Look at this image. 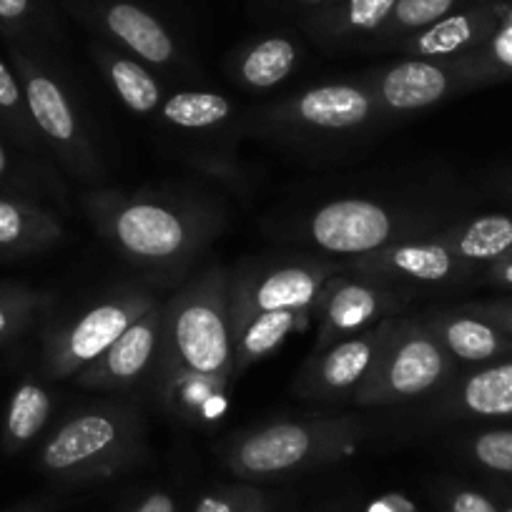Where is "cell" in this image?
<instances>
[{
    "label": "cell",
    "mask_w": 512,
    "mask_h": 512,
    "mask_svg": "<svg viewBox=\"0 0 512 512\" xmlns=\"http://www.w3.org/2000/svg\"><path fill=\"white\" fill-rule=\"evenodd\" d=\"M437 244L447 246L465 262L475 267L495 262H512V216L510 214H482L472 219L450 221L432 231Z\"/></svg>",
    "instance_id": "cell-24"
},
{
    "label": "cell",
    "mask_w": 512,
    "mask_h": 512,
    "mask_svg": "<svg viewBox=\"0 0 512 512\" xmlns=\"http://www.w3.org/2000/svg\"><path fill=\"white\" fill-rule=\"evenodd\" d=\"M415 299L417 292L412 289L352 277L344 272L337 274L319 294L317 317H314L317 339H314L312 354L324 352L339 339L367 332L384 319L400 317L412 307Z\"/></svg>",
    "instance_id": "cell-13"
},
{
    "label": "cell",
    "mask_w": 512,
    "mask_h": 512,
    "mask_svg": "<svg viewBox=\"0 0 512 512\" xmlns=\"http://www.w3.org/2000/svg\"><path fill=\"white\" fill-rule=\"evenodd\" d=\"M400 317L384 319L367 332L339 339L324 352L312 354L294 379V395L309 402L352 400Z\"/></svg>",
    "instance_id": "cell-15"
},
{
    "label": "cell",
    "mask_w": 512,
    "mask_h": 512,
    "mask_svg": "<svg viewBox=\"0 0 512 512\" xmlns=\"http://www.w3.org/2000/svg\"><path fill=\"white\" fill-rule=\"evenodd\" d=\"M231 272L209 264L164 302V332L151 369L156 400L174 420L214 425L229 407L234 379Z\"/></svg>",
    "instance_id": "cell-1"
},
{
    "label": "cell",
    "mask_w": 512,
    "mask_h": 512,
    "mask_svg": "<svg viewBox=\"0 0 512 512\" xmlns=\"http://www.w3.org/2000/svg\"><path fill=\"white\" fill-rule=\"evenodd\" d=\"M302 61V48L294 38L274 33L246 43L229 58V73L244 91L264 93L287 81Z\"/></svg>",
    "instance_id": "cell-22"
},
{
    "label": "cell",
    "mask_w": 512,
    "mask_h": 512,
    "mask_svg": "<svg viewBox=\"0 0 512 512\" xmlns=\"http://www.w3.org/2000/svg\"><path fill=\"white\" fill-rule=\"evenodd\" d=\"M0 33L8 38V46L46 53L56 28L41 0H0Z\"/></svg>",
    "instance_id": "cell-32"
},
{
    "label": "cell",
    "mask_w": 512,
    "mask_h": 512,
    "mask_svg": "<svg viewBox=\"0 0 512 512\" xmlns=\"http://www.w3.org/2000/svg\"><path fill=\"white\" fill-rule=\"evenodd\" d=\"M507 0H480L450 13L395 48L405 58H460L485 46L505 21Z\"/></svg>",
    "instance_id": "cell-18"
},
{
    "label": "cell",
    "mask_w": 512,
    "mask_h": 512,
    "mask_svg": "<svg viewBox=\"0 0 512 512\" xmlns=\"http://www.w3.org/2000/svg\"><path fill=\"white\" fill-rule=\"evenodd\" d=\"M397 0H332L304 16V31L329 53L367 48Z\"/></svg>",
    "instance_id": "cell-19"
},
{
    "label": "cell",
    "mask_w": 512,
    "mask_h": 512,
    "mask_svg": "<svg viewBox=\"0 0 512 512\" xmlns=\"http://www.w3.org/2000/svg\"><path fill=\"white\" fill-rule=\"evenodd\" d=\"M510 199H512V186H510Z\"/></svg>",
    "instance_id": "cell-45"
},
{
    "label": "cell",
    "mask_w": 512,
    "mask_h": 512,
    "mask_svg": "<svg viewBox=\"0 0 512 512\" xmlns=\"http://www.w3.org/2000/svg\"><path fill=\"white\" fill-rule=\"evenodd\" d=\"M342 272L420 292V289L460 287L475 279L480 267L452 254L432 236H425V239L402 241V244L387 246L372 254L342 259Z\"/></svg>",
    "instance_id": "cell-14"
},
{
    "label": "cell",
    "mask_w": 512,
    "mask_h": 512,
    "mask_svg": "<svg viewBox=\"0 0 512 512\" xmlns=\"http://www.w3.org/2000/svg\"><path fill=\"white\" fill-rule=\"evenodd\" d=\"M472 58H475L487 86L512 78V23H502L495 36L472 53Z\"/></svg>",
    "instance_id": "cell-34"
},
{
    "label": "cell",
    "mask_w": 512,
    "mask_h": 512,
    "mask_svg": "<svg viewBox=\"0 0 512 512\" xmlns=\"http://www.w3.org/2000/svg\"><path fill=\"white\" fill-rule=\"evenodd\" d=\"M467 452L485 470L512 475V430L480 432L467 442Z\"/></svg>",
    "instance_id": "cell-35"
},
{
    "label": "cell",
    "mask_w": 512,
    "mask_h": 512,
    "mask_svg": "<svg viewBox=\"0 0 512 512\" xmlns=\"http://www.w3.org/2000/svg\"><path fill=\"white\" fill-rule=\"evenodd\" d=\"M500 510H502V512H512V502H507V505L500 507Z\"/></svg>",
    "instance_id": "cell-44"
},
{
    "label": "cell",
    "mask_w": 512,
    "mask_h": 512,
    "mask_svg": "<svg viewBox=\"0 0 512 512\" xmlns=\"http://www.w3.org/2000/svg\"><path fill=\"white\" fill-rule=\"evenodd\" d=\"M455 369L457 362L420 314L400 317L352 402L357 407H390L437 395L455 377Z\"/></svg>",
    "instance_id": "cell-8"
},
{
    "label": "cell",
    "mask_w": 512,
    "mask_h": 512,
    "mask_svg": "<svg viewBox=\"0 0 512 512\" xmlns=\"http://www.w3.org/2000/svg\"><path fill=\"white\" fill-rule=\"evenodd\" d=\"M66 6L78 23L96 33L98 41L139 58L154 71L171 78H189L186 73L196 71L166 23L136 0H68Z\"/></svg>",
    "instance_id": "cell-11"
},
{
    "label": "cell",
    "mask_w": 512,
    "mask_h": 512,
    "mask_svg": "<svg viewBox=\"0 0 512 512\" xmlns=\"http://www.w3.org/2000/svg\"><path fill=\"white\" fill-rule=\"evenodd\" d=\"M372 512H417V510H415V505L407 500V497L387 495L384 500H379L377 505L372 507Z\"/></svg>",
    "instance_id": "cell-42"
},
{
    "label": "cell",
    "mask_w": 512,
    "mask_h": 512,
    "mask_svg": "<svg viewBox=\"0 0 512 512\" xmlns=\"http://www.w3.org/2000/svg\"><path fill=\"white\" fill-rule=\"evenodd\" d=\"M0 136V194L41 199L43 194H56V199L66 196V184L56 174L51 164L31 154H16Z\"/></svg>",
    "instance_id": "cell-29"
},
{
    "label": "cell",
    "mask_w": 512,
    "mask_h": 512,
    "mask_svg": "<svg viewBox=\"0 0 512 512\" xmlns=\"http://www.w3.org/2000/svg\"><path fill=\"white\" fill-rule=\"evenodd\" d=\"M156 118L179 131L209 134L234 118V103L216 91H174L166 93Z\"/></svg>",
    "instance_id": "cell-27"
},
{
    "label": "cell",
    "mask_w": 512,
    "mask_h": 512,
    "mask_svg": "<svg viewBox=\"0 0 512 512\" xmlns=\"http://www.w3.org/2000/svg\"><path fill=\"white\" fill-rule=\"evenodd\" d=\"M146 420L136 405L103 402L68 417L38 452V470L61 487L106 482L146 460Z\"/></svg>",
    "instance_id": "cell-4"
},
{
    "label": "cell",
    "mask_w": 512,
    "mask_h": 512,
    "mask_svg": "<svg viewBox=\"0 0 512 512\" xmlns=\"http://www.w3.org/2000/svg\"><path fill=\"white\" fill-rule=\"evenodd\" d=\"M63 500L56 495H33L0 512H61Z\"/></svg>",
    "instance_id": "cell-38"
},
{
    "label": "cell",
    "mask_w": 512,
    "mask_h": 512,
    "mask_svg": "<svg viewBox=\"0 0 512 512\" xmlns=\"http://www.w3.org/2000/svg\"><path fill=\"white\" fill-rule=\"evenodd\" d=\"M420 317L457 364H490L512 357V339L462 304L430 309Z\"/></svg>",
    "instance_id": "cell-20"
},
{
    "label": "cell",
    "mask_w": 512,
    "mask_h": 512,
    "mask_svg": "<svg viewBox=\"0 0 512 512\" xmlns=\"http://www.w3.org/2000/svg\"><path fill=\"white\" fill-rule=\"evenodd\" d=\"M367 435L369 425L357 415L274 420L231 437L221 450V462L244 482L282 480L344 460Z\"/></svg>",
    "instance_id": "cell-3"
},
{
    "label": "cell",
    "mask_w": 512,
    "mask_h": 512,
    "mask_svg": "<svg viewBox=\"0 0 512 512\" xmlns=\"http://www.w3.org/2000/svg\"><path fill=\"white\" fill-rule=\"evenodd\" d=\"M53 400L51 392L38 379H26L16 387L8 402L3 432H0V447L6 455H18L26 450L33 440L43 432L46 422L51 420Z\"/></svg>",
    "instance_id": "cell-26"
},
{
    "label": "cell",
    "mask_w": 512,
    "mask_h": 512,
    "mask_svg": "<svg viewBox=\"0 0 512 512\" xmlns=\"http://www.w3.org/2000/svg\"><path fill=\"white\" fill-rule=\"evenodd\" d=\"M267 3L272 8H282V11H302L304 16H307V13L327 6V3H332V0H267Z\"/></svg>",
    "instance_id": "cell-41"
},
{
    "label": "cell",
    "mask_w": 512,
    "mask_h": 512,
    "mask_svg": "<svg viewBox=\"0 0 512 512\" xmlns=\"http://www.w3.org/2000/svg\"><path fill=\"white\" fill-rule=\"evenodd\" d=\"M164 332V299L154 309L134 322L96 362L76 374V384L83 390H128L151 374Z\"/></svg>",
    "instance_id": "cell-16"
},
{
    "label": "cell",
    "mask_w": 512,
    "mask_h": 512,
    "mask_svg": "<svg viewBox=\"0 0 512 512\" xmlns=\"http://www.w3.org/2000/svg\"><path fill=\"white\" fill-rule=\"evenodd\" d=\"M314 317H317V307L282 309V312H267L251 319L239 334H234V377L277 352L287 342L289 334L304 332Z\"/></svg>",
    "instance_id": "cell-25"
},
{
    "label": "cell",
    "mask_w": 512,
    "mask_h": 512,
    "mask_svg": "<svg viewBox=\"0 0 512 512\" xmlns=\"http://www.w3.org/2000/svg\"><path fill=\"white\" fill-rule=\"evenodd\" d=\"M128 512H179V507L169 492H151Z\"/></svg>",
    "instance_id": "cell-40"
},
{
    "label": "cell",
    "mask_w": 512,
    "mask_h": 512,
    "mask_svg": "<svg viewBox=\"0 0 512 512\" xmlns=\"http://www.w3.org/2000/svg\"><path fill=\"white\" fill-rule=\"evenodd\" d=\"M362 78L390 118L425 111L447 98L487 86L472 53L460 58H402Z\"/></svg>",
    "instance_id": "cell-12"
},
{
    "label": "cell",
    "mask_w": 512,
    "mask_h": 512,
    "mask_svg": "<svg viewBox=\"0 0 512 512\" xmlns=\"http://www.w3.org/2000/svg\"><path fill=\"white\" fill-rule=\"evenodd\" d=\"M81 206L113 254L164 284L186 279L224 226L211 201L174 191L91 189Z\"/></svg>",
    "instance_id": "cell-2"
},
{
    "label": "cell",
    "mask_w": 512,
    "mask_h": 512,
    "mask_svg": "<svg viewBox=\"0 0 512 512\" xmlns=\"http://www.w3.org/2000/svg\"><path fill=\"white\" fill-rule=\"evenodd\" d=\"M194 512H269V497L249 482L219 485L199 497Z\"/></svg>",
    "instance_id": "cell-33"
},
{
    "label": "cell",
    "mask_w": 512,
    "mask_h": 512,
    "mask_svg": "<svg viewBox=\"0 0 512 512\" xmlns=\"http://www.w3.org/2000/svg\"><path fill=\"white\" fill-rule=\"evenodd\" d=\"M337 274H342V259L329 256H284L236 269L231 272V329L239 334L259 314L317 307L322 289Z\"/></svg>",
    "instance_id": "cell-10"
},
{
    "label": "cell",
    "mask_w": 512,
    "mask_h": 512,
    "mask_svg": "<svg viewBox=\"0 0 512 512\" xmlns=\"http://www.w3.org/2000/svg\"><path fill=\"white\" fill-rule=\"evenodd\" d=\"M93 63L101 68L103 78L116 93L118 101L136 116H156L164 103V83L156 76L154 68L141 63L139 58H131L108 43H91Z\"/></svg>",
    "instance_id": "cell-23"
},
{
    "label": "cell",
    "mask_w": 512,
    "mask_h": 512,
    "mask_svg": "<svg viewBox=\"0 0 512 512\" xmlns=\"http://www.w3.org/2000/svg\"><path fill=\"white\" fill-rule=\"evenodd\" d=\"M440 226H445L440 211L347 196L319 204L317 209L289 221L282 239L312 246L329 259H352L402 241L425 239Z\"/></svg>",
    "instance_id": "cell-5"
},
{
    "label": "cell",
    "mask_w": 512,
    "mask_h": 512,
    "mask_svg": "<svg viewBox=\"0 0 512 512\" xmlns=\"http://www.w3.org/2000/svg\"><path fill=\"white\" fill-rule=\"evenodd\" d=\"M8 53L53 166L78 184L96 186L103 179L101 156L66 76L43 51L8 46Z\"/></svg>",
    "instance_id": "cell-6"
},
{
    "label": "cell",
    "mask_w": 512,
    "mask_h": 512,
    "mask_svg": "<svg viewBox=\"0 0 512 512\" xmlns=\"http://www.w3.org/2000/svg\"><path fill=\"white\" fill-rule=\"evenodd\" d=\"M53 292L23 282H0V349L18 342L28 329L51 314Z\"/></svg>",
    "instance_id": "cell-31"
},
{
    "label": "cell",
    "mask_w": 512,
    "mask_h": 512,
    "mask_svg": "<svg viewBox=\"0 0 512 512\" xmlns=\"http://www.w3.org/2000/svg\"><path fill=\"white\" fill-rule=\"evenodd\" d=\"M470 312L480 314L487 322L495 324L505 337L512 339V299H487V302H467L462 304Z\"/></svg>",
    "instance_id": "cell-36"
},
{
    "label": "cell",
    "mask_w": 512,
    "mask_h": 512,
    "mask_svg": "<svg viewBox=\"0 0 512 512\" xmlns=\"http://www.w3.org/2000/svg\"><path fill=\"white\" fill-rule=\"evenodd\" d=\"M472 3H480V0H397L395 11L379 28L367 51H395L410 36L425 31L427 26L442 21L460 8L472 6Z\"/></svg>",
    "instance_id": "cell-30"
},
{
    "label": "cell",
    "mask_w": 512,
    "mask_h": 512,
    "mask_svg": "<svg viewBox=\"0 0 512 512\" xmlns=\"http://www.w3.org/2000/svg\"><path fill=\"white\" fill-rule=\"evenodd\" d=\"M66 229L56 211L26 196L0 194V259H23L61 244Z\"/></svg>",
    "instance_id": "cell-21"
},
{
    "label": "cell",
    "mask_w": 512,
    "mask_h": 512,
    "mask_svg": "<svg viewBox=\"0 0 512 512\" xmlns=\"http://www.w3.org/2000/svg\"><path fill=\"white\" fill-rule=\"evenodd\" d=\"M480 279L492 287L512 289V262H495L480 267Z\"/></svg>",
    "instance_id": "cell-39"
},
{
    "label": "cell",
    "mask_w": 512,
    "mask_h": 512,
    "mask_svg": "<svg viewBox=\"0 0 512 512\" xmlns=\"http://www.w3.org/2000/svg\"><path fill=\"white\" fill-rule=\"evenodd\" d=\"M432 420H500L512 417V357L452 377L430 407Z\"/></svg>",
    "instance_id": "cell-17"
},
{
    "label": "cell",
    "mask_w": 512,
    "mask_h": 512,
    "mask_svg": "<svg viewBox=\"0 0 512 512\" xmlns=\"http://www.w3.org/2000/svg\"><path fill=\"white\" fill-rule=\"evenodd\" d=\"M364 78L312 86L264 108L254 123L292 141H339L372 134L387 121Z\"/></svg>",
    "instance_id": "cell-7"
},
{
    "label": "cell",
    "mask_w": 512,
    "mask_h": 512,
    "mask_svg": "<svg viewBox=\"0 0 512 512\" xmlns=\"http://www.w3.org/2000/svg\"><path fill=\"white\" fill-rule=\"evenodd\" d=\"M0 136L26 154L51 161L31 111H28L21 81L11 63H6L3 58H0Z\"/></svg>",
    "instance_id": "cell-28"
},
{
    "label": "cell",
    "mask_w": 512,
    "mask_h": 512,
    "mask_svg": "<svg viewBox=\"0 0 512 512\" xmlns=\"http://www.w3.org/2000/svg\"><path fill=\"white\" fill-rule=\"evenodd\" d=\"M447 512H502L495 502L477 490L457 487L447 497Z\"/></svg>",
    "instance_id": "cell-37"
},
{
    "label": "cell",
    "mask_w": 512,
    "mask_h": 512,
    "mask_svg": "<svg viewBox=\"0 0 512 512\" xmlns=\"http://www.w3.org/2000/svg\"><path fill=\"white\" fill-rule=\"evenodd\" d=\"M161 299L144 289H116L71 319H48L41 332V362L48 377H76Z\"/></svg>",
    "instance_id": "cell-9"
},
{
    "label": "cell",
    "mask_w": 512,
    "mask_h": 512,
    "mask_svg": "<svg viewBox=\"0 0 512 512\" xmlns=\"http://www.w3.org/2000/svg\"><path fill=\"white\" fill-rule=\"evenodd\" d=\"M502 23H512V0H507V6H505V21Z\"/></svg>",
    "instance_id": "cell-43"
}]
</instances>
